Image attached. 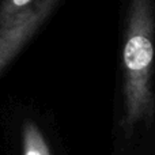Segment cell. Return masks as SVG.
<instances>
[{
    "label": "cell",
    "mask_w": 155,
    "mask_h": 155,
    "mask_svg": "<svg viewBox=\"0 0 155 155\" xmlns=\"http://www.w3.org/2000/svg\"><path fill=\"white\" fill-rule=\"evenodd\" d=\"M154 0H129L124 31V114L121 127L132 136L155 117L153 71L155 57Z\"/></svg>",
    "instance_id": "1"
},
{
    "label": "cell",
    "mask_w": 155,
    "mask_h": 155,
    "mask_svg": "<svg viewBox=\"0 0 155 155\" xmlns=\"http://www.w3.org/2000/svg\"><path fill=\"white\" fill-rule=\"evenodd\" d=\"M59 0H40L16 19L0 26V71L16 56L34 33L42 26Z\"/></svg>",
    "instance_id": "2"
},
{
    "label": "cell",
    "mask_w": 155,
    "mask_h": 155,
    "mask_svg": "<svg viewBox=\"0 0 155 155\" xmlns=\"http://www.w3.org/2000/svg\"><path fill=\"white\" fill-rule=\"evenodd\" d=\"M23 155H51L44 135L31 121L23 125Z\"/></svg>",
    "instance_id": "3"
},
{
    "label": "cell",
    "mask_w": 155,
    "mask_h": 155,
    "mask_svg": "<svg viewBox=\"0 0 155 155\" xmlns=\"http://www.w3.org/2000/svg\"><path fill=\"white\" fill-rule=\"evenodd\" d=\"M33 0H7L0 8V26L7 25L16 19L23 11H26L27 5Z\"/></svg>",
    "instance_id": "4"
}]
</instances>
